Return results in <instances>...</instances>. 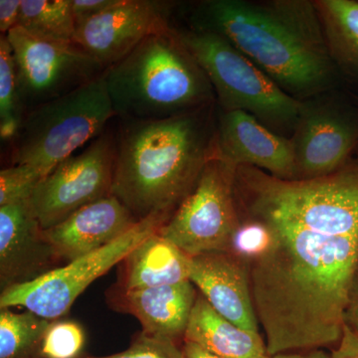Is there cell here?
<instances>
[{
    "mask_svg": "<svg viewBox=\"0 0 358 358\" xmlns=\"http://www.w3.org/2000/svg\"><path fill=\"white\" fill-rule=\"evenodd\" d=\"M262 239L247 259L270 357L336 348L358 270V217L303 220L237 201Z\"/></svg>",
    "mask_w": 358,
    "mask_h": 358,
    "instance_id": "6da1fadb",
    "label": "cell"
},
{
    "mask_svg": "<svg viewBox=\"0 0 358 358\" xmlns=\"http://www.w3.org/2000/svg\"><path fill=\"white\" fill-rule=\"evenodd\" d=\"M189 24L228 40L296 100L334 91L341 82L313 1L204 0Z\"/></svg>",
    "mask_w": 358,
    "mask_h": 358,
    "instance_id": "7a4b0ae2",
    "label": "cell"
},
{
    "mask_svg": "<svg viewBox=\"0 0 358 358\" xmlns=\"http://www.w3.org/2000/svg\"><path fill=\"white\" fill-rule=\"evenodd\" d=\"M215 103L169 119L122 121L112 195L136 220L171 216L215 155Z\"/></svg>",
    "mask_w": 358,
    "mask_h": 358,
    "instance_id": "3957f363",
    "label": "cell"
},
{
    "mask_svg": "<svg viewBox=\"0 0 358 358\" xmlns=\"http://www.w3.org/2000/svg\"><path fill=\"white\" fill-rule=\"evenodd\" d=\"M103 79L122 121L169 119L216 103L208 78L171 26L106 69Z\"/></svg>",
    "mask_w": 358,
    "mask_h": 358,
    "instance_id": "277c9868",
    "label": "cell"
},
{
    "mask_svg": "<svg viewBox=\"0 0 358 358\" xmlns=\"http://www.w3.org/2000/svg\"><path fill=\"white\" fill-rule=\"evenodd\" d=\"M115 117L103 75L23 117L11 141L13 166L28 164L45 176L78 148L102 134Z\"/></svg>",
    "mask_w": 358,
    "mask_h": 358,
    "instance_id": "5b68a950",
    "label": "cell"
},
{
    "mask_svg": "<svg viewBox=\"0 0 358 358\" xmlns=\"http://www.w3.org/2000/svg\"><path fill=\"white\" fill-rule=\"evenodd\" d=\"M178 32L208 78L219 110L248 113L280 136L294 131L301 101L280 88L220 35L190 28Z\"/></svg>",
    "mask_w": 358,
    "mask_h": 358,
    "instance_id": "8992f818",
    "label": "cell"
},
{
    "mask_svg": "<svg viewBox=\"0 0 358 358\" xmlns=\"http://www.w3.org/2000/svg\"><path fill=\"white\" fill-rule=\"evenodd\" d=\"M169 220L159 215L143 219L107 246L53 268L38 279L2 289L0 308H24L43 319H60L92 282L122 263Z\"/></svg>",
    "mask_w": 358,
    "mask_h": 358,
    "instance_id": "52a82bcc",
    "label": "cell"
},
{
    "mask_svg": "<svg viewBox=\"0 0 358 358\" xmlns=\"http://www.w3.org/2000/svg\"><path fill=\"white\" fill-rule=\"evenodd\" d=\"M237 166L214 155L187 197L159 233L188 256L230 251L240 226Z\"/></svg>",
    "mask_w": 358,
    "mask_h": 358,
    "instance_id": "ba28073f",
    "label": "cell"
},
{
    "mask_svg": "<svg viewBox=\"0 0 358 358\" xmlns=\"http://www.w3.org/2000/svg\"><path fill=\"white\" fill-rule=\"evenodd\" d=\"M13 49L23 115L100 77L105 68L75 43L49 41L20 26L6 34Z\"/></svg>",
    "mask_w": 358,
    "mask_h": 358,
    "instance_id": "9c48e42d",
    "label": "cell"
},
{
    "mask_svg": "<svg viewBox=\"0 0 358 358\" xmlns=\"http://www.w3.org/2000/svg\"><path fill=\"white\" fill-rule=\"evenodd\" d=\"M336 92L301 101L298 122L289 138L294 179L322 178L336 173L358 150L357 105Z\"/></svg>",
    "mask_w": 358,
    "mask_h": 358,
    "instance_id": "30bf717a",
    "label": "cell"
},
{
    "mask_svg": "<svg viewBox=\"0 0 358 358\" xmlns=\"http://www.w3.org/2000/svg\"><path fill=\"white\" fill-rule=\"evenodd\" d=\"M115 140L101 134L89 147L58 164L37 186L30 204L44 230L82 207L112 194Z\"/></svg>",
    "mask_w": 358,
    "mask_h": 358,
    "instance_id": "8fae6325",
    "label": "cell"
},
{
    "mask_svg": "<svg viewBox=\"0 0 358 358\" xmlns=\"http://www.w3.org/2000/svg\"><path fill=\"white\" fill-rule=\"evenodd\" d=\"M169 7L171 3L155 0H121L78 26L73 43L108 69L148 36L171 26Z\"/></svg>",
    "mask_w": 358,
    "mask_h": 358,
    "instance_id": "7c38bea8",
    "label": "cell"
},
{
    "mask_svg": "<svg viewBox=\"0 0 358 358\" xmlns=\"http://www.w3.org/2000/svg\"><path fill=\"white\" fill-rule=\"evenodd\" d=\"M215 155L237 167H256L275 178L294 179L291 140L242 110L224 112L217 108Z\"/></svg>",
    "mask_w": 358,
    "mask_h": 358,
    "instance_id": "4fadbf2b",
    "label": "cell"
},
{
    "mask_svg": "<svg viewBox=\"0 0 358 358\" xmlns=\"http://www.w3.org/2000/svg\"><path fill=\"white\" fill-rule=\"evenodd\" d=\"M59 260L30 200L0 206V284H25L55 268Z\"/></svg>",
    "mask_w": 358,
    "mask_h": 358,
    "instance_id": "5bb4252c",
    "label": "cell"
},
{
    "mask_svg": "<svg viewBox=\"0 0 358 358\" xmlns=\"http://www.w3.org/2000/svg\"><path fill=\"white\" fill-rule=\"evenodd\" d=\"M189 280L219 315L241 329L259 333L246 259L232 251L193 256Z\"/></svg>",
    "mask_w": 358,
    "mask_h": 358,
    "instance_id": "9a60e30c",
    "label": "cell"
},
{
    "mask_svg": "<svg viewBox=\"0 0 358 358\" xmlns=\"http://www.w3.org/2000/svg\"><path fill=\"white\" fill-rule=\"evenodd\" d=\"M136 222L129 209L110 194L82 207L44 233L59 260L68 263L112 243Z\"/></svg>",
    "mask_w": 358,
    "mask_h": 358,
    "instance_id": "2e32d148",
    "label": "cell"
},
{
    "mask_svg": "<svg viewBox=\"0 0 358 358\" xmlns=\"http://www.w3.org/2000/svg\"><path fill=\"white\" fill-rule=\"evenodd\" d=\"M199 293L190 281L176 285L124 291L117 308L140 320L143 333L176 341L185 339Z\"/></svg>",
    "mask_w": 358,
    "mask_h": 358,
    "instance_id": "e0dca14e",
    "label": "cell"
},
{
    "mask_svg": "<svg viewBox=\"0 0 358 358\" xmlns=\"http://www.w3.org/2000/svg\"><path fill=\"white\" fill-rule=\"evenodd\" d=\"M183 341L196 343L221 358H274L260 333L246 331L219 315L199 293Z\"/></svg>",
    "mask_w": 358,
    "mask_h": 358,
    "instance_id": "ac0fdd59",
    "label": "cell"
},
{
    "mask_svg": "<svg viewBox=\"0 0 358 358\" xmlns=\"http://www.w3.org/2000/svg\"><path fill=\"white\" fill-rule=\"evenodd\" d=\"M190 258L157 231L122 261V289L133 291L190 281Z\"/></svg>",
    "mask_w": 358,
    "mask_h": 358,
    "instance_id": "d6986e66",
    "label": "cell"
},
{
    "mask_svg": "<svg viewBox=\"0 0 358 358\" xmlns=\"http://www.w3.org/2000/svg\"><path fill=\"white\" fill-rule=\"evenodd\" d=\"M329 53L341 75L358 77V1L315 0Z\"/></svg>",
    "mask_w": 358,
    "mask_h": 358,
    "instance_id": "ffe728a7",
    "label": "cell"
},
{
    "mask_svg": "<svg viewBox=\"0 0 358 358\" xmlns=\"http://www.w3.org/2000/svg\"><path fill=\"white\" fill-rule=\"evenodd\" d=\"M17 26L41 39L73 43L77 25L72 0H22Z\"/></svg>",
    "mask_w": 358,
    "mask_h": 358,
    "instance_id": "44dd1931",
    "label": "cell"
},
{
    "mask_svg": "<svg viewBox=\"0 0 358 358\" xmlns=\"http://www.w3.org/2000/svg\"><path fill=\"white\" fill-rule=\"evenodd\" d=\"M50 322L29 310L0 308V358H42V341Z\"/></svg>",
    "mask_w": 358,
    "mask_h": 358,
    "instance_id": "7402d4cb",
    "label": "cell"
},
{
    "mask_svg": "<svg viewBox=\"0 0 358 358\" xmlns=\"http://www.w3.org/2000/svg\"><path fill=\"white\" fill-rule=\"evenodd\" d=\"M24 115L21 110L13 49L6 35L0 36V136L13 141Z\"/></svg>",
    "mask_w": 358,
    "mask_h": 358,
    "instance_id": "603a6c76",
    "label": "cell"
},
{
    "mask_svg": "<svg viewBox=\"0 0 358 358\" xmlns=\"http://www.w3.org/2000/svg\"><path fill=\"white\" fill-rule=\"evenodd\" d=\"M86 336L83 327L73 320H51L41 345L42 358H79Z\"/></svg>",
    "mask_w": 358,
    "mask_h": 358,
    "instance_id": "cb8c5ba5",
    "label": "cell"
},
{
    "mask_svg": "<svg viewBox=\"0 0 358 358\" xmlns=\"http://www.w3.org/2000/svg\"><path fill=\"white\" fill-rule=\"evenodd\" d=\"M39 169L28 164H15L0 171V206L30 200L43 179Z\"/></svg>",
    "mask_w": 358,
    "mask_h": 358,
    "instance_id": "d4e9b609",
    "label": "cell"
},
{
    "mask_svg": "<svg viewBox=\"0 0 358 358\" xmlns=\"http://www.w3.org/2000/svg\"><path fill=\"white\" fill-rule=\"evenodd\" d=\"M85 358H185V355L176 341L141 333L124 352Z\"/></svg>",
    "mask_w": 358,
    "mask_h": 358,
    "instance_id": "484cf974",
    "label": "cell"
},
{
    "mask_svg": "<svg viewBox=\"0 0 358 358\" xmlns=\"http://www.w3.org/2000/svg\"><path fill=\"white\" fill-rule=\"evenodd\" d=\"M121 0H72V13L77 27L112 8Z\"/></svg>",
    "mask_w": 358,
    "mask_h": 358,
    "instance_id": "4316f807",
    "label": "cell"
},
{
    "mask_svg": "<svg viewBox=\"0 0 358 358\" xmlns=\"http://www.w3.org/2000/svg\"><path fill=\"white\" fill-rule=\"evenodd\" d=\"M22 0H0V31L6 35L18 25Z\"/></svg>",
    "mask_w": 358,
    "mask_h": 358,
    "instance_id": "83f0119b",
    "label": "cell"
},
{
    "mask_svg": "<svg viewBox=\"0 0 358 358\" xmlns=\"http://www.w3.org/2000/svg\"><path fill=\"white\" fill-rule=\"evenodd\" d=\"M327 358H358V336L348 327L343 329V338Z\"/></svg>",
    "mask_w": 358,
    "mask_h": 358,
    "instance_id": "f1b7e54d",
    "label": "cell"
},
{
    "mask_svg": "<svg viewBox=\"0 0 358 358\" xmlns=\"http://www.w3.org/2000/svg\"><path fill=\"white\" fill-rule=\"evenodd\" d=\"M343 320L345 326L358 336V270L348 294Z\"/></svg>",
    "mask_w": 358,
    "mask_h": 358,
    "instance_id": "f546056e",
    "label": "cell"
},
{
    "mask_svg": "<svg viewBox=\"0 0 358 358\" xmlns=\"http://www.w3.org/2000/svg\"><path fill=\"white\" fill-rule=\"evenodd\" d=\"M182 350L185 358H221L213 353L207 352L196 343H190V341H185Z\"/></svg>",
    "mask_w": 358,
    "mask_h": 358,
    "instance_id": "4dcf8cb0",
    "label": "cell"
},
{
    "mask_svg": "<svg viewBox=\"0 0 358 358\" xmlns=\"http://www.w3.org/2000/svg\"><path fill=\"white\" fill-rule=\"evenodd\" d=\"M327 352L324 350H310V352H299L282 353L275 355L274 358H327Z\"/></svg>",
    "mask_w": 358,
    "mask_h": 358,
    "instance_id": "1f68e13d",
    "label": "cell"
},
{
    "mask_svg": "<svg viewBox=\"0 0 358 358\" xmlns=\"http://www.w3.org/2000/svg\"><path fill=\"white\" fill-rule=\"evenodd\" d=\"M353 100H355V103H357L358 107V96H353Z\"/></svg>",
    "mask_w": 358,
    "mask_h": 358,
    "instance_id": "d6a6232c",
    "label": "cell"
}]
</instances>
